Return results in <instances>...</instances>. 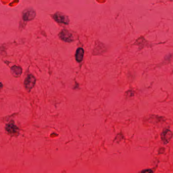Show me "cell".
I'll return each instance as SVG.
<instances>
[{
  "mask_svg": "<svg viewBox=\"0 0 173 173\" xmlns=\"http://www.w3.org/2000/svg\"><path fill=\"white\" fill-rule=\"evenodd\" d=\"M59 37L61 39L65 42H71L73 40V36L72 34L67 30H62L59 35Z\"/></svg>",
  "mask_w": 173,
  "mask_h": 173,
  "instance_id": "3957f363",
  "label": "cell"
},
{
  "mask_svg": "<svg viewBox=\"0 0 173 173\" xmlns=\"http://www.w3.org/2000/svg\"><path fill=\"white\" fill-rule=\"evenodd\" d=\"M172 132L169 130H164L161 135V138L164 144H167L169 142L172 138Z\"/></svg>",
  "mask_w": 173,
  "mask_h": 173,
  "instance_id": "277c9868",
  "label": "cell"
},
{
  "mask_svg": "<svg viewBox=\"0 0 173 173\" xmlns=\"http://www.w3.org/2000/svg\"><path fill=\"white\" fill-rule=\"evenodd\" d=\"M142 173H153V172L150 169H147L142 172Z\"/></svg>",
  "mask_w": 173,
  "mask_h": 173,
  "instance_id": "9c48e42d",
  "label": "cell"
},
{
  "mask_svg": "<svg viewBox=\"0 0 173 173\" xmlns=\"http://www.w3.org/2000/svg\"><path fill=\"white\" fill-rule=\"evenodd\" d=\"M36 83V79L32 75H29L25 80V86L27 90H30L34 87Z\"/></svg>",
  "mask_w": 173,
  "mask_h": 173,
  "instance_id": "7a4b0ae2",
  "label": "cell"
},
{
  "mask_svg": "<svg viewBox=\"0 0 173 173\" xmlns=\"http://www.w3.org/2000/svg\"><path fill=\"white\" fill-rule=\"evenodd\" d=\"M84 49L83 48H78L77 49L75 54V59L78 63L82 62L84 56Z\"/></svg>",
  "mask_w": 173,
  "mask_h": 173,
  "instance_id": "52a82bcc",
  "label": "cell"
},
{
  "mask_svg": "<svg viewBox=\"0 0 173 173\" xmlns=\"http://www.w3.org/2000/svg\"><path fill=\"white\" fill-rule=\"evenodd\" d=\"M6 130L9 134L12 135L16 134L18 131V127L13 123H8L6 127Z\"/></svg>",
  "mask_w": 173,
  "mask_h": 173,
  "instance_id": "8992f818",
  "label": "cell"
},
{
  "mask_svg": "<svg viewBox=\"0 0 173 173\" xmlns=\"http://www.w3.org/2000/svg\"><path fill=\"white\" fill-rule=\"evenodd\" d=\"M11 72L14 77H19L22 74V69L20 67L14 66L11 68Z\"/></svg>",
  "mask_w": 173,
  "mask_h": 173,
  "instance_id": "ba28073f",
  "label": "cell"
},
{
  "mask_svg": "<svg viewBox=\"0 0 173 173\" xmlns=\"http://www.w3.org/2000/svg\"><path fill=\"white\" fill-rule=\"evenodd\" d=\"M36 16V13L32 9H28L24 12L23 19L25 21H30L33 20Z\"/></svg>",
  "mask_w": 173,
  "mask_h": 173,
  "instance_id": "5b68a950",
  "label": "cell"
},
{
  "mask_svg": "<svg viewBox=\"0 0 173 173\" xmlns=\"http://www.w3.org/2000/svg\"><path fill=\"white\" fill-rule=\"evenodd\" d=\"M54 18L56 22L59 23L68 25L69 23V20L68 17L60 12H57L54 15Z\"/></svg>",
  "mask_w": 173,
  "mask_h": 173,
  "instance_id": "6da1fadb",
  "label": "cell"
},
{
  "mask_svg": "<svg viewBox=\"0 0 173 173\" xmlns=\"http://www.w3.org/2000/svg\"><path fill=\"white\" fill-rule=\"evenodd\" d=\"M2 88V84L1 83H0V88Z\"/></svg>",
  "mask_w": 173,
  "mask_h": 173,
  "instance_id": "30bf717a",
  "label": "cell"
}]
</instances>
